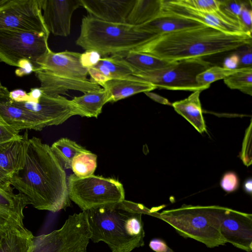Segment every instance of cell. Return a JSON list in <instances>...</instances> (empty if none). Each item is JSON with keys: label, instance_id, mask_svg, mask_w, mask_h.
Listing matches in <instances>:
<instances>
[{"label": "cell", "instance_id": "6da1fadb", "mask_svg": "<svg viewBox=\"0 0 252 252\" xmlns=\"http://www.w3.org/2000/svg\"><path fill=\"white\" fill-rule=\"evenodd\" d=\"M9 182L36 209L55 213L71 205L64 169L51 147L38 137L27 139L21 168Z\"/></svg>", "mask_w": 252, "mask_h": 252}, {"label": "cell", "instance_id": "7a4b0ae2", "mask_svg": "<svg viewBox=\"0 0 252 252\" xmlns=\"http://www.w3.org/2000/svg\"><path fill=\"white\" fill-rule=\"evenodd\" d=\"M252 43V35L226 33L203 25L156 36L136 51L173 62L229 52Z\"/></svg>", "mask_w": 252, "mask_h": 252}, {"label": "cell", "instance_id": "3957f363", "mask_svg": "<svg viewBox=\"0 0 252 252\" xmlns=\"http://www.w3.org/2000/svg\"><path fill=\"white\" fill-rule=\"evenodd\" d=\"M94 243L102 241L112 252H131L144 245L142 214L153 216L142 204L126 200L87 211Z\"/></svg>", "mask_w": 252, "mask_h": 252}, {"label": "cell", "instance_id": "277c9868", "mask_svg": "<svg viewBox=\"0 0 252 252\" xmlns=\"http://www.w3.org/2000/svg\"><path fill=\"white\" fill-rule=\"evenodd\" d=\"M154 37L135 26L106 22L88 15L82 19L76 44L85 50H95L107 57L136 51Z\"/></svg>", "mask_w": 252, "mask_h": 252}, {"label": "cell", "instance_id": "5b68a950", "mask_svg": "<svg viewBox=\"0 0 252 252\" xmlns=\"http://www.w3.org/2000/svg\"><path fill=\"white\" fill-rule=\"evenodd\" d=\"M224 208L183 205L179 208L163 211L158 218L172 226L182 236L212 248L226 243L220 229Z\"/></svg>", "mask_w": 252, "mask_h": 252}, {"label": "cell", "instance_id": "8992f818", "mask_svg": "<svg viewBox=\"0 0 252 252\" xmlns=\"http://www.w3.org/2000/svg\"><path fill=\"white\" fill-rule=\"evenodd\" d=\"M70 200L82 211L115 205L125 200L123 185L118 180L94 174L84 178L74 174L67 178Z\"/></svg>", "mask_w": 252, "mask_h": 252}, {"label": "cell", "instance_id": "52a82bcc", "mask_svg": "<svg viewBox=\"0 0 252 252\" xmlns=\"http://www.w3.org/2000/svg\"><path fill=\"white\" fill-rule=\"evenodd\" d=\"M87 211L69 215L61 228L34 236L28 252H87L91 237Z\"/></svg>", "mask_w": 252, "mask_h": 252}, {"label": "cell", "instance_id": "ba28073f", "mask_svg": "<svg viewBox=\"0 0 252 252\" xmlns=\"http://www.w3.org/2000/svg\"><path fill=\"white\" fill-rule=\"evenodd\" d=\"M211 66L202 58L182 60L158 70L133 74L153 84L156 88L171 90L202 91L210 86L199 85L196 77Z\"/></svg>", "mask_w": 252, "mask_h": 252}, {"label": "cell", "instance_id": "9c48e42d", "mask_svg": "<svg viewBox=\"0 0 252 252\" xmlns=\"http://www.w3.org/2000/svg\"><path fill=\"white\" fill-rule=\"evenodd\" d=\"M49 34L30 32L0 30V62L18 67L19 62L26 60L34 69L37 61L50 50Z\"/></svg>", "mask_w": 252, "mask_h": 252}, {"label": "cell", "instance_id": "30bf717a", "mask_svg": "<svg viewBox=\"0 0 252 252\" xmlns=\"http://www.w3.org/2000/svg\"><path fill=\"white\" fill-rule=\"evenodd\" d=\"M0 30L50 34L39 0H0Z\"/></svg>", "mask_w": 252, "mask_h": 252}, {"label": "cell", "instance_id": "8fae6325", "mask_svg": "<svg viewBox=\"0 0 252 252\" xmlns=\"http://www.w3.org/2000/svg\"><path fill=\"white\" fill-rule=\"evenodd\" d=\"M10 102L39 115L46 121L48 126L62 124L72 116H80L71 100L61 95L50 96L43 93L35 102Z\"/></svg>", "mask_w": 252, "mask_h": 252}, {"label": "cell", "instance_id": "7c38bea8", "mask_svg": "<svg viewBox=\"0 0 252 252\" xmlns=\"http://www.w3.org/2000/svg\"><path fill=\"white\" fill-rule=\"evenodd\" d=\"M161 12L194 20L226 33L247 34L244 32L238 22L220 9L215 12H202L178 4L174 0H162Z\"/></svg>", "mask_w": 252, "mask_h": 252}, {"label": "cell", "instance_id": "4fadbf2b", "mask_svg": "<svg viewBox=\"0 0 252 252\" xmlns=\"http://www.w3.org/2000/svg\"><path fill=\"white\" fill-rule=\"evenodd\" d=\"M226 243L247 252L252 251V215L225 207L220 225Z\"/></svg>", "mask_w": 252, "mask_h": 252}, {"label": "cell", "instance_id": "5bb4252c", "mask_svg": "<svg viewBox=\"0 0 252 252\" xmlns=\"http://www.w3.org/2000/svg\"><path fill=\"white\" fill-rule=\"evenodd\" d=\"M39 3L49 32L60 36L69 35L72 14L82 6L81 0H39Z\"/></svg>", "mask_w": 252, "mask_h": 252}, {"label": "cell", "instance_id": "9a60e30c", "mask_svg": "<svg viewBox=\"0 0 252 252\" xmlns=\"http://www.w3.org/2000/svg\"><path fill=\"white\" fill-rule=\"evenodd\" d=\"M80 55L76 52L56 53L50 50L37 61V68L62 77L87 79L88 69L81 65Z\"/></svg>", "mask_w": 252, "mask_h": 252}, {"label": "cell", "instance_id": "2e32d148", "mask_svg": "<svg viewBox=\"0 0 252 252\" xmlns=\"http://www.w3.org/2000/svg\"><path fill=\"white\" fill-rule=\"evenodd\" d=\"M33 72L40 83L39 88L50 96L64 94L68 91H77L84 94L96 91L100 86L90 79H78L56 75L37 68Z\"/></svg>", "mask_w": 252, "mask_h": 252}, {"label": "cell", "instance_id": "e0dca14e", "mask_svg": "<svg viewBox=\"0 0 252 252\" xmlns=\"http://www.w3.org/2000/svg\"><path fill=\"white\" fill-rule=\"evenodd\" d=\"M135 0H81L89 16L113 23L126 24Z\"/></svg>", "mask_w": 252, "mask_h": 252}, {"label": "cell", "instance_id": "ac0fdd59", "mask_svg": "<svg viewBox=\"0 0 252 252\" xmlns=\"http://www.w3.org/2000/svg\"><path fill=\"white\" fill-rule=\"evenodd\" d=\"M0 116L5 123L19 131L25 129L40 131L48 126L40 116L15 106L9 100H0Z\"/></svg>", "mask_w": 252, "mask_h": 252}, {"label": "cell", "instance_id": "d6986e66", "mask_svg": "<svg viewBox=\"0 0 252 252\" xmlns=\"http://www.w3.org/2000/svg\"><path fill=\"white\" fill-rule=\"evenodd\" d=\"M101 87L108 93L110 102H115L138 93L149 92L157 89L150 83L133 75L109 80Z\"/></svg>", "mask_w": 252, "mask_h": 252}, {"label": "cell", "instance_id": "ffe728a7", "mask_svg": "<svg viewBox=\"0 0 252 252\" xmlns=\"http://www.w3.org/2000/svg\"><path fill=\"white\" fill-rule=\"evenodd\" d=\"M202 25L203 24L194 20L161 12L158 16L144 24L136 27V28L149 33L155 37L173 32Z\"/></svg>", "mask_w": 252, "mask_h": 252}, {"label": "cell", "instance_id": "44dd1931", "mask_svg": "<svg viewBox=\"0 0 252 252\" xmlns=\"http://www.w3.org/2000/svg\"><path fill=\"white\" fill-rule=\"evenodd\" d=\"M133 74L129 66L114 55L101 58L95 65L88 69L90 80L100 86L109 80Z\"/></svg>", "mask_w": 252, "mask_h": 252}, {"label": "cell", "instance_id": "7402d4cb", "mask_svg": "<svg viewBox=\"0 0 252 252\" xmlns=\"http://www.w3.org/2000/svg\"><path fill=\"white\" fill-rule=\"evenodd\" d=\"M28 137L26 131L18 138L0 144V168L9 178L21 168Z\"/></svg>", "mask_w": 252, "mask_h": 252}, {"label": "cell", "instance_id": "603a6c76", "mask_svg": "<svg viewBox=\"0 0 252 252\" xmlns=\"http://www.w3.org/2000/svg\"><path fill=\"white\" fill-rule=\"evenodd\" d=\"M113 55L129 66L133 70V74L163 68L174 62H168L151 55L136 51H131Z\"/></svg>", "mask_w": 252, "mask_h": 252}, {"label": "cell", "instance_id": "cb8c5ba5", "mask_svg": "<svg viewBox=\"0 0 252 252\" xmlns=\"http://www.w3.org/2000/svg\"><path fill=\"white\" fill-rule=\"evenodd\" d=\"M201 92H194L187 98L174 102L172 105L178 114L201 133L207 130L199 99Z\"/></svg>", "mask_w": 252, "mask_h": 252}, {"label": "cell", "instance_id": "d4e9b609", "mask_svg": "<svg viewBox=\"0 0 252 252\" xmlns=\"http://www.w3.org/2000/svg\"><path fill=\"white\" fill-rule=\"evenodd\" d=\"M108 93L103 88L75 96L71 100L81 117L97 118L101 113L103 106L110 102Z\"/></svg>", "mask_w": 252, "mask_h": 252}, {"label": "cell", "instance_id": "484cf974", "mask_svg": "<svg viewBox=\"0 0 252 252\" xmlns=\"http://www.w3.org/2000/svg\"><path fill=\"white\" fill-rule=\"evenodd\" d=\"M162 0H135L126 20V24L137 27L161 13Z\"/></svg>", "mask_w": 252, "mask_h": 252}, {"label": "cell", "instance_id": "4316f807", "mask_svg": "<svg viewBox=\"0 0 252 252\" xmlns=\"http://www.w3.org/2000/svg\"><path fill=\"white\" fill-rule=\"evenodd\" d=\"M34 237L28 229L6 233L0 237V252H28Z\"/></svg>", "mask_w": 252, "mask_h": 252}, {"label": "cell", "instance_id": "83f0119b", "mask_svg": "<svg viewBox=\"0 0 252 252\" xmlns=\"http://www.w3.org/2000/svg\"><path fill=\"white\" fill-rule=\"evenodd\" d=\"M51 149L64 169L71 168L72 160L76 155L89 151L67 138H62L56 141Z\"/></svg>", "mask_w": 252, "mask_h": 252}, {"label": "cell", "instance_id": "f1b7e54d", "mask_svg": "<svg viewBox=\"0 0 252 252\" xmlns=\"http://www.w3.org/2000/svg\"><path fill=\"white\" fill-rule=\"evenodd\" d=\"M13 189L0 187V206L24 216V210L30 205L29 201L22 194L14 193Z\"/></svg>", "mask_w": 252, "mask_h": 252}, {"label": "cell", "instance_id": "f546056e", "mask_svg": "<svg viewBox=\"0 0 252 252\" xmlns=\"http://www.w3.org/2000/svg\"><path fill=\"white\" fill-rule=\"evenodd\" d=\"M97 167V156L90 152L81 153L71 162V169L74 174L84 178L94 174Z\"/></svg>", "mask_w": 252, "mask_h": 252}, {"label": "cell", "instance_id": "4dcf8cb0", "mask_svg": "<svg viewBox=\"0 0 252 252\" xmlns=\"http://www.w3.org/2000/svg\"><path fill=\"white\" fill-rule=\"evenodd\" d=\"M224 83L231 89H236L246 94H252V67L242 69L224 79Z\"/></svg>", "mask_w": 252, "mask_h": 252}, {"label": "cell", "instance_id": "1f68e13d", "mask_svg": "<svg viewBox=\"0 0 252 252\" xmlns=\"http://www.w3.org/2000/svg\"><path fill=\"white\" fill-rule=\"evenodd\" d=\"M24 219V216L0 206V235L11 231L26 229Z\"/></svg>", "mask_w": 252, "mask_h": 252}, {"label": "cell", "instance_id": "d6a6232c", "mask_svg": "<svg viewBox=\"0 0 252 252\" xmlns=\"http://www.w3.org/2000/svg\"><path fill=\"white\" fill-rule=\"evenodd\" d=\"M242 68L230 69L219 66H211L197 76L196 81L201 85L210 86L211 83L219 80L224 79L240 71Z\"/></svg>", "mask_w": 252, "mask_h": 252}, {"label": "cell", "instance_id": "836d02e7", "mask_svg": "<svg viewBox=\"0 0 252 252\" xmlns=\"http://www.w3.org/2000/svg\"><path fill=\"white\" fill-rule=\"evenodd\" d=\"M182 5L202 12H215L220 10L221 0H174Z\"/></svg>", "mask_w": 252, "mask_h": 252}, {"label": "cell", "instance_id": "e575fe53", "mask_svg": "<svg viewBox=\"0 0 252 252\" xmlns=\"http://www.w3.org/2000/svg\"><path fill=\"white\" fill-rule=\"evenodd\" d=\"M244 2L242 0H221L220 9L239 24V15Z\"/></svg>", "mask_w": 252, "mask_h": 252}, {"label": "cell", "instance_id": "d590c367", "mask_svg": "<svg viewBox=\"0 0 252 252\" xmlns=\"http://www.w3.org/2000/svg\"><path fill=\"white\" fill-rule=\"evenodd\" d=\"M250 1V0H249ZM244 1L239 15V24L245 33L252 35V2Z\"/></svg>", "mask_w": 252, "mask_h": 252}, {"label": "cell", "instance_id": "8d00e7d4", "mask_svg": "<svg viewBox=\"0 0 252 252\" xmlns=\"http://www.w3.org/2000/svg\"><path fill=\"white\" fill-rule=\"evenodd\" d=\"M239 181L237 174L232 171L225 173L222 176L220 185L221 188L227 192H231L237 189Z\"/></svg>", "mask_w": 252, "mask_h": 252}, {"label": "cell", "instance_id": "74e56055", "mask_svg": "<svg viewBox=\"0 0 252 252\" xmlns=\"http://www.w3.org/2000/svg\"><path fill=\"white\" fill-rule=\"evenodd\" d=\"M101 58V56L98 52L89 50L81 54L80 61L83 67L89 69L95 65Z\"/></svg>", "mask_w": 252, "mask_h": 252}, {"label": "cell", "instance_id": "f35d334b", "mask_svg": "<svg viewBox=\"0 0 252 252\" xmlns=\"http://www.w3.org/2000/svg\"><path fill=\"white\" fill-rule=\"evenodd\" d=\"M19 132L6 123H0V144L20 137Z\"/></svg>", "mask_w": 252, "mask_h": 252}, {"label": "cell", "instance_id": "ab89813d", "mask_svg": "<svg viewBox=\"0 0 252 252\" xmlns=\"http://www.w3.org/2000/svg\"><path fill=\"white\" fill-rule=\"evenodd\" d=\"M238 58V66L241 67L252 66V45L236 55Z\"/></svg>", "mask_w": 252, "mask_h": 252}, {"label": "cell", "instance_id": "60d3db41", "mask_svg": "<svg viewBox=\"0 0 252 252\" xmlns=\"http://www.w3.org/2000/svg\"><path fill=\"white\" fill-rule=\"evenodd\" d=\"M34 67L32 63L29 61L24 60L20 61L18 65V68L15 70L17 76L21 77L28 75L33 71Z\"/></svg>", "mask_w": 252, "mask_h": 252}, {"label": "cell", "instance_id": "b9f144b4", "mask_svg": "<svg viewBox=\"0 0 252 252\" xmlns=\"http://www.w3.org/2000/svg\"><path fill=\"white\" fill-rule=\"evenodd\" d=\"M150 248L156 252H174L162 240L155 238L149 243Z\"/></svg>", "mask_w": 252, "mask_h": 252}, {"label": "cell", "instance_id": "7bdbcfd3", "mask_svg": "<svg viewBox=\"0 0 252 252\" xmlns=\"http://www.w3.org/2000/svg\"><path fill=\"white\" fill-rule=\"evenodd\" d=\"M28 94L25 91L17 89L9 92V100L14 102L27 101L28 100Z\"/></svg>", "mask_w": 252, "mask_h": 252}, {"label": "cell", "instance_id": "ee69618b", "mask_svg": "<svg viewBox=\"0 0 252 252\" xmlns=\"http://www.w3.org/2000/svg\"><path fill=\"white\" fill-rule=\"evenodd\" d=\"M43 92L39 88H32L28 94V100L27 101L35 102L42 95Z\"/></svg>", "mask_w": 252, "mask_h": 252}, {"label": "cell", "instance_id": "f6af8a7d", "mask_svg": "<svg viewBox=\"0 0 252 252\" xmlns=\"http://www.w3.org/2000/svg\"><path fill=\"white\" fill-rule=\"evenodd\" d=\"M0 187L10 188H12L9 182L8 175L0 168ZM13 188V187H12Z\"/></svg>", "mask_w": 252, "mask_h": 252}, {"label": "cell", "instance_id": "bcb514c9", "mask_svg": "<svg viewBox=\"0 0 252 252\" xmlns=\"http://www.w3.org/2000/svg\"><path fill=\"white\" fill-rule=\"evenodd\" d=\"M238 58L237 56L234 55L228 58L225 61L224 67L230 69H234L235 66H238Z\"/></svg>", "mask_w": 252, "mask_h": 252}, {"label": "cell", "instance_id": "7dc6e473", "mask_svg": "<svg viewBox=\"0 0 252 252\" xmlns=\"http://www.w3.org/2000/svg\"><path fill=\"white\" fill-rule=\"evenodd\" d=\"M145 94L149 97H150L153 100L162 103L164 104H168L169 105L170 103L168 101L167 99H165L164 97H162L155 93H151L150 92H146Z\"/></svg>", "mask_w": 252, "mask_h": 252}, {"label": "cell", "instance_id": "c3c4849f", "mask_svg": "<svg viewBox=\"0 0 252 252\" xmlns=\"http://www.w3.org/2000/svg\"><path fill=\"white\" fill-rule=\"evenodd\" d=\"M9 92L7 88L2 86L0 81V100H9ZM0 123H5L0 116Z\"/></svg>", "mask_w": 252, "mask_h": 252}, {"label": "cell", "instance_id": "681fc988", "mask_svg": "<svg viewBox=\"0 0 252 252\" xmlns=\"http://www.w3.org/2000/svg\"><path fill=\"white\" fill-rule=\"evenodd\" d=\"M243 188L244 191L249 194L252 192V179L251 177L247 178L244 182Z\"/></svg>", "mask_w": 252, "mask_h": 252}, {"label": "cell", "instance_id": "f907efd6", "mask_svg": "<svg viewBox=\"0 0 252 252\" xmlns=\"http://www.w3.org/2000/svg\"><path fill=\"white\" fill-rule=\"evenodd\" d=\"M0 236H1L0 235Z\"/></svg>", "mask_w": 252, "mask_h": 252}]
</instances>
